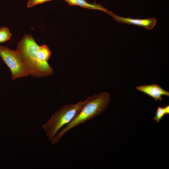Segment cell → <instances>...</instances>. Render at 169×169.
Returning <instances> with one entry per match:
<instances>
[{
	"label": "cell",
	"mask_w": 169,
	"mask_h": 169,
	"mask_svg": "<svg viewBox=\"0 0 169 169\" xmlns=\"http://www.w3.org/2000/svg\"><path fill=\"white\" fill-rule=\"evenodd\" d=\"M39 46L30 35H25L18 44L16 50L26 64L29 74L42 77L53 74V69L48 62L41 61L38 55Z\"/></svg>",
	"instance_id": "cell-1"
},
{
	"label": "cell",
	"mask_w": 169,
	"mask_h": 169,
	"mask_svg": "<svg viewBox=\"0 0 169 169\" xmlns=\"http://www.w3.org/2000/svg\"><path fill=\"white\" fill-rule=\"evenodd\" d=\"M110 99L109 94L106 92L90 97L74 119L62 128L52 138L51 141L52 144L58 142L65 133L74 127L101 114L107 107Z\"/></svg>",
	"instance_id": "cell-2"
},
{
	"label": "cell",
	"mask_w": 169,
	"mask_h": 169,
	"mask_svg": "<svg viewBox=\"0 0 169 169\" xmlns=\"http://www.w3.org/2000/svg\"><path fill=\"white\" fill-rule=\"evenodd\" d=\"M90 98L89 97L85 100L65 105L57 110L48 122L43 125L49 141H51L62 128L74 119Z\"/></svg>",
	"instance_id": "cell-3"
},
{
	"label": "cell",
	"mask_w": 169,
	"mask_h": 169,
	"mask_svg": "<svg viewBox=\"0 0 169 169\" xmlns=\"http://www.w3.org/2000/svg\"><path fill=\"white\" fill-rule=\"evenodd\" d=\"M0 56L10 69L13 80L30 75L26 64L16 50L0 45Z\"/></svg>",
	"instance_id": "cell-4"
},
{
	"label": "cell",
	"mask_w": 169,
	"mask_h": 169,
	"mask_svg": "<svg viewBox=\"0 0 169 169\" xmlns=\"http://www.w3.org/2000/svg\"><path fill=\"white\" fill-rule=\"evenodd\" d=\"M110 16L118 22L138 25L149 30L152 29L155 27L156 22V19L154 18L144 19L132 18L119 16L113 13Z\"/></svg>",
	"instance_id": "cell-5"
},
{
	"label": "cell",
	"mask_w": 169,
	"mask_h": 169,
	"mask_svg": "<svg viewBox=\"0 0 169 169\" xmlns=\"http://www.w3.org/2000/svg\"><path fill=\"white\" fill-rule=\"evenodd\" d=\"M136 89L153 98L156 101L162 99V96H169V92L156 84L144 85L136 87Z\"/></svg>",
	"instance_id": "cell-6"
},
{
	"label": "cell",
	"mask_w": 169,
	"mask_h": 169,
	"mask_svg": "<svg viewBox=\"0 0 169 169\" xmlns=\"http://www.w3.org/2000/svg\"><path fill=\"white\" fill-rule=\"evenodd\" d=\"M70 6L76 5L85 8L102 11L110 15L112 13L103 7L100 4H92L88 3L85 0H64Z\"/></svg>",
	"instance_id": "cell-7"
},
{
	"label": "cell",
	"mask_w": 169,
	"mask_h": 169,
	"mask_svg": "<svg viewBox=\"0 0 169 169\" xmlns=\"http://www.w3.org/2000/svg\"><path fill=\"white\" fill-rule=\"evenodd\" d=\"M37 54L39 59L41 61L47 62L51 56V53L47 45H43L39 46Z\"/></svg>",
	"instance_id": "cell-8"
},
{
	"label": "cell",
	"mask_w": 169,
	"mask_h": 169,
	"mask_svg": "<svg viewBox=\"0 0 169 169\" xmlns=\"http://www.w3.org/2000/svg\"><path fill=\"white\" fill-rule=\"evenodd\" d=\"M169 114V105L164 107L158 106L154 118L156 122H159L161 119L166 114Z\"/></svg>",
	"instance_id": "cell-9"
},
{
	"label": "cell",
	"mask_w": 169,
	"mask_h": 169,
	"mask_svg": "<svg viewBox=\"0 0 169 169\" xmlns=\"http://www.w3.org/2000/svg\"><path fill=\"white\" fill-rule=\"evenodd\" d=\"M12 36V33L7 27H3L0 28V43L10 40Z\"/></svg>",
	"instance_id": "cell-10"
},
{
	"label": "cell",
	"mask_w": 169,
	"mask_h": 169,
	"mask_svg": "<svg viewBox=\"0 0 169 169\" xmlns=\"http://www.w3.org/2000/svg\"><path fill=\"white\" fill-rule=\"evenodd\" d=\"M51 0H29L28 2L27 7L28 8L32 7L37 4Z\"/></svg>",
	"instance_id": "cell-11"
}]
</instances>
